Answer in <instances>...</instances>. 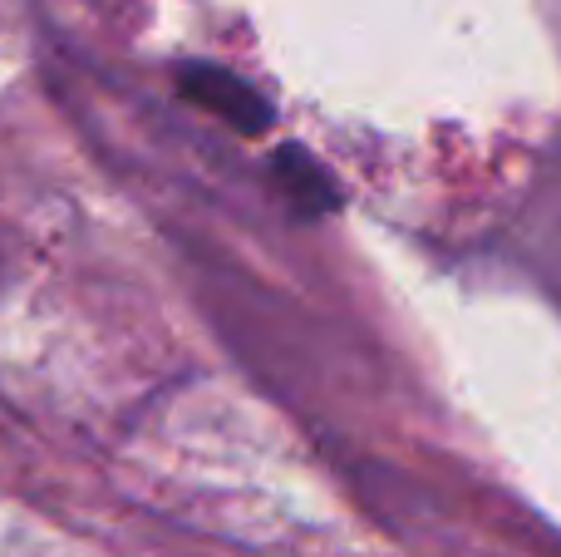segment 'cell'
<instances>
[{"label": "cell", "instance_id": "cell-1", "mask_svg": "<svg viewBox=\"0 0 561 557\" xmlns=\"http://www.w3.org/2000/svg\"><path fill=\"white\" fill-rule=\"evenodd\" d=\"M178 89H183L187 104L222 118L237 134H266V128H272V99L256 84H247L242 75L213 65V59H193V65L178 69Z\"/></svg>", "mask_w": 561, "mask_h": 557}, {"label": "cell", "instance_id": "cell-2", "mask_svg": "<svg viewBox=\"0 0 561 557\" xmlns=\"http://www.w3.org/2000/svg\"><path fill=\"white\" fill-rule=\"evenodd\" d=\"M272 168H276L280 187H286V197H290V203H296L306 217L335 213V207H340V187H335V178H330L325 168H320L300 144H280V148H276V158H272Z\"/></svg>", "mask_w": 561, "mask_h": 557}]
</instances>
